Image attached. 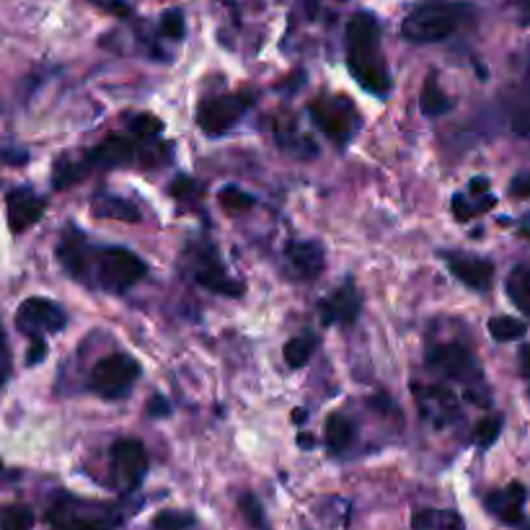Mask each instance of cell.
I'll return each mask as SVG.
<instances>
[{
	"label": "cell",
	"mask_w": 530,
	"mask_h": 530,
	"mask_svg": "<svg viewBox=\"0 0 530 530\" xmlns=\"http://www.w3.org/2000/svg\"><path fill=\"white\" fill-rule=\"evenodd\" d=\"M94 282L106 290V293H127L132 285H138L145 277L148 267L135 251L125 246H104L94 251V262H91Z\"/></svg>",
	"instance_id": "8992f818"
},
{
	"label": "cell",
	"mask_w": 530,
	"mask_h": 530,
	"mask_svg": "<svg viewBox=\"0 0 530 530\" xmlns=\"http://www.w3.org/2000/svg\"><path fill=\"white\" fill-rule=\"evenodd\" d=\"M34 512L26 505H8L0 510V530H32Z\"/></svg>",
	"instance_id": "f546056e"
},
{
	"label": "cell",
	"mask_w": 530,
	"mask_h": 530,
	"mask_svg": "<svg viewBox=\"0 0 530 530\" xmlns=\"http://www.w3.org/2000/svg\"><path fill=\"white\" fill-rule=\"evenodd\" d=\"M88 163L86 158H75V161H70V158H60V161H55V171H52V187L55 189H68L73 187V184H78L81 179H86L88 174Z\"/></svg>",
	"instance_id": "4316f807"
},
{
	"label": "cell",
	"mask_w": 530,
	"mask_h": 530,
	"mask_svg": "<svg viewBox=\"0 0 530 530\" xmlns=\"http://www.w3.org/2000/svg\"><path fill=\"white\" fill-rule=\"evenodd\" d=\"M11 378V350H8V339L0 329V386Z\"/></svg>",
	"instance_id": "ab89813d"
},
{
	"label": "cell",
	"mask_w": 530,
	"mask_h": 530,
	"mask_svg": "<svg viewBox=\"0 0 530 530\" xmlns=\"http://www.w3.org/2000/svg\"><path fill=\"white\" fill-rule=\"evenodd\" d=\"M324 443L334 456L344 453L355 443V422L347 414H331L324 422Z\"/></svg>",
	"instance_id": "7402d4cb"
},
{
	"label": "cell",
	"mask_w": 530,
	"mask_h": 530,
	"mask_svg": "<svg viewBox=\"0 0 530 530\" xmlns=\"http://www.w3.org/2000/svg\"><path fill=\"white\" fill-rule=\"evenodd\" d=\"M132 135L138 140H156L163 132V122L153 114H138V117L130 122Z\"/></svg>",
	"instance_id": "e575fe53"
},
{
	"label": "cell",
	"mask_w": 530,
	"mask_h": 530,
	"mask_svg": "<svg viewBox=\"0 0 530 530\" xmlns=\"http://www.w3.org/2000/svg\"><path fill=\"white\" fill-rule=\"evenodd\" d=\"M520 373H523L525 378H530V344L520 350Z\"/></svg>",
	"instance_id": "bcb514c9"
},
{
	"label": "cell",
	"mask_w": 530,
	"mask_h": 530,
	"mask_svg": "<svg viewBox=\"0 0 530 530\" xmlns=\"http://www.w3.org/2000/svg\"><path fill=\"white\" fill-rule=\"evenodd\" d=\"M419 109H422L424 117L432 119L443 117V114H448L450 109H453V101H450V96L440 88L435 73L427 75V81H424L422 94H419Z\"/></svg>",
	"instance_id": "cb8c5ba5"
},
{
	"label": "cell",
	"mask_w": 530,
	"mask_h": 530,
	"mask_svg": "<svg viewBox=\"0 0 530 530\" xmlns=\"http://www.w3.org/2000/svg\"><path fill=\"white\" fill-rule=\"evenodd\" d=\"M487 329H489V334L497 339V342H518V339L525 337V331H528L523 321H518V318H512V316L489 318Z\"/></svg>",
	"instance_id": "f1b7e54d"
},
{
	"label": "cell",
	"mask_w": 530,
	"mask_h": 530,
	"mask_svg": "<svg viewBox=\"0 0 530 530\" xmlns=\"http://www.w3.org/2000/svg\"><path fill=\"white\" fill-rule=\"evenodd\" d=\"M275 138L282 150H287V153H293V156L298 158H313L318 153L313 140L308 138V135H303L295 125H285V122H280V125L275 127Z\"/></svg>",
	"instance_id": "d4e9b609"
},
{
	"label": "cell",
	"mask_w": 530,
	"mask_h": 530,
	"mask_svg": "<svg viewBox=\"0 0 530 530\" xmlns=\"http://www.w3.org/2000/svg\"><path fill=\"white\" fill-rule=\"evenodd\" d=\"M140 373V362L132 355H125V352H114V355L101 357L99 362L91 370V391L99 393L101 399H125L130 396L132 386L138 383Z\"/></svg>",
	"instance_id": "ba28073f"
},
{
	"label": "cell",
	"mask_w": 530,
	"mask_h": 530,
	"mask_svg": "<svg viewBox=\"0 0 530 530\" xmlns=\"http://www.w3.org/2000/svg\"><path fill=\"white\" fill-rule=\"evenodd\" d=\"M57 262L63 264V269L68 272L73 280L88 282V272H91V262H94V251L88 249V241L78 228L68 225L57 244Z\"/></svg>",
	"instance_id": "9a60e30c"
},
{
	"label": "cell",
	"mask_w": 530,
	"mask_h": 530,
	"mask_svg": "<svg viewBox=\"0 0 530 530\" xmlns=\"http://www.w3.org/2000/svg\"><path fill=\"white\" fill-rule=\"evenodd\" d=\"M347 68L368 94H391V73L381 50V26L370 13H355L347 24Z\"/></svg>",
	"instance_id": "6da1fadb"
},
{
	"label": "cell",
	"mask_w": 530,
	"mask_h": 530,
	"mask_svg": "<svg viewBox=\"0 0 530 530\" xmlns=\"http://www.w3.org/2000/svg\"><path fill=\"white\" fill-rule=\"evenodd\" d=\"M6 215L13 233L29 231L44 215V200L32 189H11L6 197Z\"/></svg>",
	"instance_id": "e0dca14e"
},
{
	"label": "cell",
	"mask_w": 530,
	"mask_h": 530,
	"mask_svg": "<svg viewBox=\"0 0 530 530\" xmlns=\"http://www.w3.org/2000/svg\"><path fill=\"white\" fill-rule=\"evenodd\" d=\"M91 3H94V6H99V8H104L106 13L122 16V19L132 13V8H130V3H127V0H91Z\"/></svg>",
	"instance_id": "60d3db41"
},
{
	"label": "cell",
	"mask_w": 530,
	"mask_h": 530,
	"mask_svg": "<svg viewBox=\"0 0 530 530\" xmlns=\"http://www.w3.org/2000/svg\"><path fill=\"white\" fill-rule=\"evenodd\" d=\"M83 158H86L88 169H119V166H127L135 158V140L125 138V135H109L96 148L88 150Z\"/></svg>",
	"instance_id": "ac0fdd59"
},
{
	"label": "cell",
	"mask_w": 530,
	"mask_h": 530,
	"mask_svg": "<svg viewBox=\"0 0 530 530\" xmlns=\"http://www.w3.org/2000/svg\"><path fill=\"white\" fill-rule=\"evenodd\" d=\"M499 430H502V417H484L474 430V443L479 448H489V445L497 443Z\"/></svg>",
	"instance_id": "d590c367"
},
{
	"label": "cell",
	"mask_w": 530,
	"mask_h": 530,
	"mask_svg": "<svg viewBox=\"0 0 530 530\" xmlns=\"http://www.w3.org/2000/svg\"><path fill=\"white\" fill-rule=\"evenodd\" d=\"M308 114H311L313 125L339 145L350 143L362 125L357 106L347 96H318L308 106Z\"/></svg>",
	"instance_id": "52a82bcc"
},
{
	"label": "cell",
	"mask_w": 530,
	"mask_h": 530,
	"mask_svg": "<svg viewBox=\"0 0 530 530\" xmlns=\"http://www.w3.org/2000/svg\"><path fill=\"white\" fill-rule=\"evenodd\" d=\"M326 254L316 241H293L285 249V269L293 280H316L324 272Z\"/></svg>",
	"instance_id": "2e32d148"
},
{
	"label": "cell",
	"mask_w": 530,
	"mask_h": 530,
	"mask_svg": "<svg viewBox=\"0 0 530 530\" xmlns=\"http://www.w3.org/2000/svg\"><path fill=\"white\" fill-rule=\"evenodd\" d=\"M510 194L512 197H518V200H525L530 197V174H520L512 179L510 184Z\"/></svg>",
	"instance_id": "7bdbcfd3"
},
{
	"label": "cell",
	"mask_w": 530,
	"mask_h": 530,
	"mask_svg": "<svg viewBox=\"0 0 530 530\" xmlns=\"http://www.w3.org/2000/svg\"><path fill=\"white\" fill-rule=\"evenodd\" d=\"M148 414L150 417H169L171 409H169V401L161 399V396H153L148 404Z\"/></svg>",
	"instance_id": "f6af8a7d"
},
{
	"label": "cell",
	"mask_w": 530,
	"mask_h": 530,
	"mask_svg": "<svg viewBox=\"0 0 530 530\" xmlns=\"http://www.w3.org/2000/svg\"><path fill=\"white\" fill-rule=\"evenodd\" d=\"M494 194H489V179L484 176H476V179L468 181V194H456L453 197V215H456L461 223L476 218L481 212H487L494 207Z\"/></svg>",
	"instance_id": "ffe728a7"
},
{
	"label": "cell",
	"mask_w": 530,
	"mask_h": 530,
	"mask_svg": "<svg viewBox=\"0 0 530 530\" xmlns=\"http://www.w3.org/2000/svg\"><path fill=\"white\" fill-rule=\"evenodd\" d=\"M181 267L192 277L194 282L215 295H225V298H241L246 285L238 277H233L225 262L220 259L218 249L210 241H194L184 249L181 256Z\"/></svg>",
	"instance_id": "277c9868"
},
{
	"label": "cell",
	"mask_w": 530,
	"mask_h": 530,
	"mask_svg": "<svg viewBox=\"0 0 530 530\" xmlns=\"http://www.w3.org/2000/svg\"><path fill=\"white\" fill-rule=\"evenodd\" d=\"M471 19L466 3H422L401 24V37L414 44L445 42Z\"/></svg>",
	"instance_id": "3957f363"
},
{
	"label": "cell",
	"mask_w": 530,
	"mask_h": 530,
	"mask_svg": "<svg viewBox=\"0 0 530 530\" xmlns=\"http://www.w3.org/2000/svg\"><path fill=\"white\" fill-rule=\"evenodd\" d=\"M525 487L512 481L507 487L494 489L487 497V510L492 512L494 518L502 520L507 525H520L523 523V510H525Z\"/></svg>",
	"instance_id": "d6986e66"
},
{
	"label": "cell",
	"mask_w": 530,
	"mask_h": 530,
	"mask_svg": "<svg viewBox=\"0 0 530 530\" xmlns=\"http://www.w3.org/2000/svg\"><path fill=\"white\" fill-rule=\"evenodd\" d=\"M414 399H417L419 412L435 427H448L461 419V409H458L456 396L448 388L440 386H424V383H412Z\"/></svg>",
	"instance_id": "7c38bea8"
},
{
	"label": "cell",
	"mask_w": 530,
	"mask_h": 530,
	"mask_svg": "<svg viewBox=\"0 0 530 530\" xmlns=\"http://www.w3.org/2000/svg\"><path fill=\"white\" fill-rule=\"evenodd\" d=\"M256 94L249 88L233 91V94H220L205 99L197 109V125L207 135H223V132L233 130L241 122L246 112L254 106Z\"/></svg>",
	"instance_id": "9c48e42d"
},
{
	"label": "cell",
	"mask_w": 530,
	"mask_h": 530,
	"mask_svg": "<svg viewBox=\"0 0 530 530\" xmlns=\"http://www.w3.org/2000/svg\"><path fill=\"white\" fill-rule=\"evenodd\" d=\"M218 202H220V207H223V210H228V212H246V210H251V207H254L256 200L251 197V194H246L244 189L225 187V189H220Z\"/></svg>",
	"instance_id": "836d02e7"
},
{
	"label": "cell",
	"mask_w": 530,
	"mask_h": 530,
	"mask_svg": "<svg viewBox=\"0 0 530 530\" xmlns=\"http://www.w3.org/2000/svg\"><path fill=\"white\" fill-rule=\"evenodd\" d=\"M65 324H68V313L50 298H26L16 311V326L32 339H42L44 334H60Z\"/></svg>",
	"instance_id": "8fae6325"
},
{
	"label": "cell",
	"mask_w": 530,
	"mask_h": 530,
	"mask_svg": "<svg viewBox=\"0 0 530 530\" xmlns=\"http://www.w3.org/2000/svg\"><path fill=\"white\" fill-rule=\"evenodd\" d=\"M161 34L166 39H174V42L184 39V34H187V21H184V13L176 11V8H171V11L163 13L161 16Z\"/></svg>",
	"instance_id": "8d00e7d4"
},
{
	"label": "cell",
	"mask_w": 530,
	"mask_h": 530,
	"mask_svg": "<svg viewBox=\"0 0 530 530\" xmlns=\"http://www.w3.org/2000/svg\"><path fill=\"white\" fill-rule=\"evenodd\" d=\"M91 212H94V218L101 220H122V223H140L143 220V212H140V207L135 202L109 192L96 194Z\"/></svg>",
	"instance_id": "44dd1931"
},
{
	"label": "cell",
	"mask_w": 530,
	"mask_h": 530,
	"mask_svg": "<svg viewBox=\"0 0 530 530\" xmlns=\"http://www.w3.org/2000/svg\"><path fill=\"white\" fill-rule=\"evenodd\" d=\"M238 507H241V515H244L246 523L251 525L254 530H269L267 525V518H264V507L262 502L254 497V494H241V499H238Z\"/></svg>",
	"instance_id": "1f68e13d"
},
{
	"label": "cell",
	"mask_w": 530,
	"mask_h": 530,
	"mask_svg": "<svg viewBox=\"0 0 530 530\" xmlns=\"http://www.w3.org/2000/svg\"><path fill=\"white\" fill-rule=\"evenodd\" d=\"M316 344H318V339L313 337V334H300V337L287 339L285 350H282L287 368H293V370L303 368V365L311 360L313 350H316Z\"/></svg>",
	"instance_id": "83f0119b"
},
{
	"label": "cell",
	"mask_w": 530,
	"mask_h": 530,
	"mask_svg": "<svg viewBox=\"0 0 530 530\" xmlns=\"http://www.w3.org/2000/svg\"><path fill=\"white\" fill-rule=\"evenodd\" d=\"M510 125L518 135L530 138V91H523L510 101Z\"/></svg>",
	"instance_id": "4dcf8cb0"
},
{
	"label": "cell",
	"mask_w": 530,
	"mask_h": 530,
	"mask_svg": "<svg viewBox=\"0 0 530 530\" xmlns=\"http://www.w3.org/2000/svg\"><path fill=\"white\" fill-rule=\"evenodd\" d=\"M505 13L515 24L530 26V0H507Z\"/></svg>",
	"instance_id": "f35d334b"
},
{
	"label": "cell",
	"mask_w": 530,
	"mask_h": 530,
	"mask_svg": "<svg viewBox=\"0 0 530 530\" xmlns=\"http://www.w3.org/2000/svg\"><path fill=\"white\" fill-rule=\"evenodd\" d=\"M445 264H448L450 275L461 280L463 285L471 287V290H479V293H487L492 287L494 280V264L484 256L476 254H463V251H448L443 254Z\"/></svg>",
	"instance_id": "5bb4252c"
},
{
	"label": "cell",
	"mask_w": 530,
	"mask_h": 530,
	"mask_svg": "<svg viewBox=\"0 0 530 530\" xmlns=\"http://www.w3.org/2000/svg\"><path fill=\"white\" fill-rule=\"evenodd\" d=\"M109 468H112L114 487L122 494H130L140 487L148 474V453L145 445L135 437H125L112 445L109 456Z\"/></svg>",
	"instance_id": "30bf717a"
},
{
	"label": "cell",
	"mask_w": 530,
	"mask_h": 530,
	"mask_svg": "<svg viewBox=\"0 0 530 530\" xmlns=\"http://www.w3.org/2000/svg\"><path fill=\"white\" fill-rule=\"evenodd\" d=\"M362 295L355 287V282L347 280L326 298L318 300V313H321V324L324 326H350L360 318Z\"/></svg>",
	"instance_id": "4fadbf2b"
},
{
	"label": "cell",
	"mask_w": 530,
	"mask_h": 530,
	"mask_svg": "<svg viewBox=\"0 0 530 530\" xmlns=\"http://www.w3.org/2000/svg\"><path fill=\"white\" fill-rule=\"evenodd\" d=\"M0 161H6L8 166H24L29 161L26 150H0Z\"/></svg>",
	"instance_id": "ee69618b"
},
{
	"label": "cell",
	"mask_w": 530,
	"mask_h": 530,
	"mask_svg": "<svg viewBox=\"0 0 530 530\" xmlns=\"http://www.w3.org/2000/svg\"><path fill=\"white\" fill-rule=\"evenodd\" d=\"M427 368L435 373L445 375L453 383H461L468 388V396L479 391L484 386V373L476 360L474 350L468 344L458 342V339H448V342H430L427 344Z\"/></svg>",
	"instance_id": "5b68a950"
},
{
	"label": "cell",
	"mask_w": 530,
	"mask_h": 530,
	"mask_svg": "<svg viewBox=\"0 0 530 530\" xmlns=\"http://www.w3.org/2000/svg\"><path fill=\"white\" fill-rule=\"evenodd\" d=\"M44 357H47V342L39 337L32 339V344H29V355H26V365H37V362H42Z\"/></svg>",
	"instance_id": "b9f144b4"
},
{
	"label": "cell",
	"mask_w": 530,
	"mask_h": 530,
	"mask_svg": "<svg viewBox=\"0 0 530 530\" xmlns=\"http://www.w3.org/2000/svg\"><path fill=\"white\" fill-rule=\"evenodd\" d=\"M189 528H194L192 512L163 510L153 518V530H189Z\"/></svg>",
	"instance_id": "d6a6232c"
},
{
	"label": "cell",
	"mask_w": 530,
	"mask_h": 530,
	"mask_svg": "<svg viewBox=\"0 0 530 530\" xmlns=\"http://www.w3.org/2000/svg\"><path fill=\"white\" fill-rule=\"evenodd\" d=\"M47 523L52 530H117L122 525V510L112 502L57 494L47 507Z\"/></svg>",
	"instance_id": "7a4b0ae2"
},
{
	"label": "cell",
	"mask_w": 530,
	"mask_h": 530,
	"mask_svg": "<svg viewBox=\"0 0 530 530\" xmlns=\"http://www.w3.org/2000/svg\"><path fill=\"white\" fill-rule=\"evenodd\" d=\"M507 295L515 303V308L530 318V264H520L507 277Z\"/></svg>",
	"instance_id": "484cf974"
},
{
	"label": "cell",
	"mask_w": 530,
	"mask_h": 530,
	"mask_svg": "<svg viewBox=\"0 0 530 530\" xmlns=\"http://www.w3.org/2000/svg\"><path fill=\"white\" fill-rule=\"evenodd\" d=\"M412 530H466V523L456 510L424 507L412 515Z\"/></svg>",
	"instance_id": "603a6c76"
},
{
	"label": "cell",
	"mask_w": 530,
	"mask_h": 530,
	"mask_svg": "<svg viewBox=\"0 0 530 530\" xmlns=\"http://www.w3.org/2000/svg\"><path fill=\"white\" fill-rule=\"evenodd\" d=\"M169 192L174 194L176 200H189L192 194H194V197H197V194L202 192V187H200V184H197V181L189 179V176H176V179L171 181Z\"/></svg>",
	"instance_id": "74e56055"
}]
</instances>
